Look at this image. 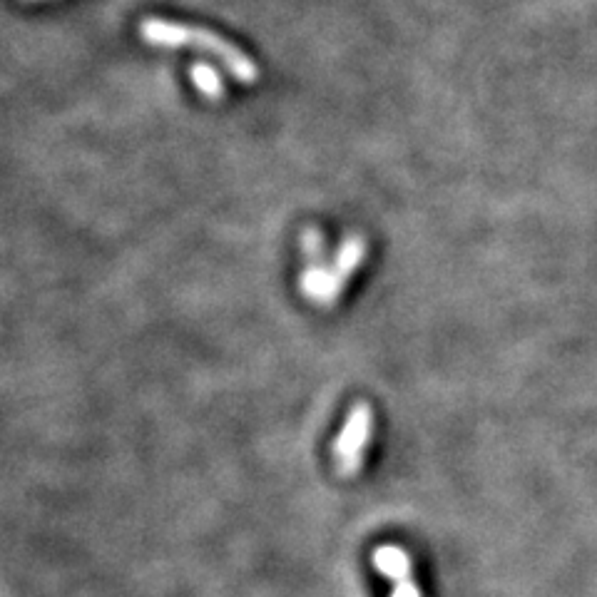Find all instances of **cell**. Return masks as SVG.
Segmentation results:
<instances>
[{"mask_svg":"<svg viewBox=\"0 0 597 597\" xmlns=\"http://www.w3.org/2000/svg\"><path fill=\"white\" fill-rule=\"evenodd\" d=\"M142 38L150 45H160V48H195L204 50V53L219 58V63L239 80V83H257L259 68L242 53L239 48L229 45L227 40L219 35L209 33L202 28H187V25L167 23L160 18H147L140 25Z\"/></svg>","mask_w":597,"mask_h":597,"instance_id":"cell-1","label":"cell"},{"mask_svg":"<svg viewBox=\"0 0 597 597\" xmlns=\"http://www.w3.org/2000/svg\"><path fill=\"white\" fill-rule=\"evenodd\" d=\"M366 259V239L361 234H349L344 244L336 252L334 264L324 267V262H306L301 274V292L319 306L336 304V299L344 294L349 279L359 272Z\"/></svg>","mask_w":597,"mask_h":597,"instance_id":"cell-2","label":"cell"},{"mask_svg":"<svg viewBox=\"0 0 597 597\" xmlns=\"http://www.w3.org/2000/svg\"><path fill=\"white\" fill-rule=\"evenodd\" d=\"M374 431V411L369 403H356L334 443L336 468L341 476H356L364 468V453Z\"/></svg>","mask_w":597,"mask_h":597,"instance_id":"cell-3","label":"cell"},{"mask_svg":"<svg viewBox=\"0 0 597 597\" xmlns=\"http://www.w3.org/2000/svg\"><path fill=\"white\" fill-rule=\"evenodd\" d=\"M371 563L394 585L391 597H423L421 588L413 583L411 558H408V553L403 548H398V545H381L371 555Z\"/></svg>","mask_w":597,"mask_h":597,"instance_id":"cell-4","label":"cell"},{"mask_svg":"<svg viewBox=\"0 0 597 597\" xmlns=\"http://www.w3.org/2000/svg\"><path fill=\"white\" fill-rule=\"evenodd\" d=\"M190 78H192V83H195V88L199 90V93L207 95V98L219 100L224 95V83H222V78H219V73L212 68V65L195 63V65H192V70H190Z\"/></svg>","mask_w":597,"mask_h":597,"instance_id":"cell-5","label":"cell"}]
</instances>
